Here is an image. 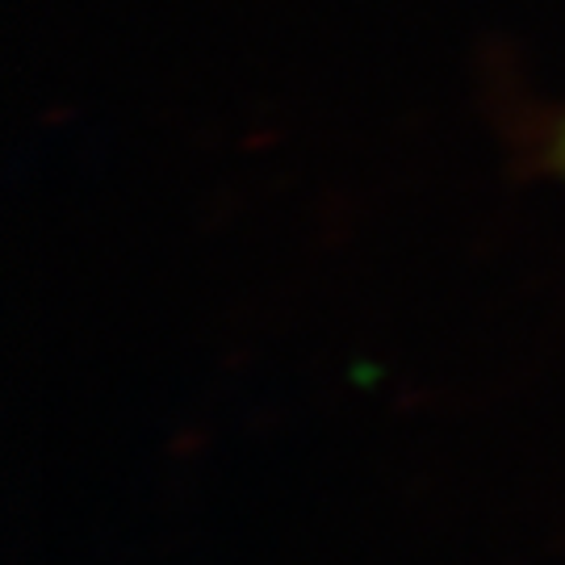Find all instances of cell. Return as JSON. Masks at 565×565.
Listing matches in <instances>:
<instances>
[{
    "label": "cell",
    "instance_id": "1",
    "mask_svg": "<svg viewBox=\"0 0 565 565\" xmlns=\"http://www.w3.org/2000/svg\"><path fill=\"white\" fill-rule=\"evenodd\" d=\"M545 163H548V172H553V177L565 184V114H562V118H553V126H548V135H545Z\"/></svg>",
    "mask_w": 565,
    "mask_h": 565
}]
</instances>
